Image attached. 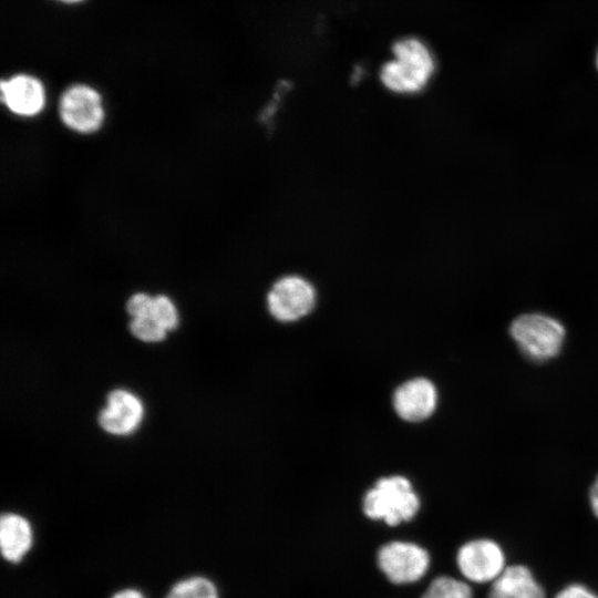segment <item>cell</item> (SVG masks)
Instances as JSON below:
<instances>
[{
  "label": "cell",
  "instance_id": "cell-1",
  "mask_svg": "<svg viewBox=\"0 0 598 598\" xmlns=\"http://www.w3.org/2000/svg\"><path fill=\"white\" fill-rule=\"evenodd\" d=\"M435 71L431 49L422 40L408 37L392 48V58L380 71L382 84L398 94H414L422 91Z\"/></svg>",
  "mask_w": 598,
  "mask_h": 598
},
{
  "label": "cell",
  "instance_id": "cell-2",
  "mask_svg": "<svg viewBox=\"0 0 598 598\" xmlns=\"http://www.w3.org/2000/svg\"><path fill=\"white\" fill-rule=\"evenodd\" d=\"M509 336L526 358L535 362H545L560 352L566 340V329L553 316L527 312L512 321Z\"/></svg>",
  "mask_w": 598,
  "mask_h": 598
},
{
  "label": "cell",
  "instance_id": "cell-3",
  "mask_svg": "<svg viewBox=\"0 0 598 598\" xmlns=\"http://www.w3.org/2000/svg\"><path fill=\"white\" fill-rule=\"evenodd\" d=\"M420 499L410 481L403 476L380 478L363 498V513L372 520L395 527L415 517Z\"/></svg>",
  "mask_w": 598,
  "mask_h": 598
},
{
  "label": "cell",
  "instance_id": "cell-4",
  "mask_svg": "<svg viewBox=\"0 0 598 598\" xmlns=\"http://www.w3.org/2000/svg\"><path fill=\"white\" fill-rule=\"evenodd\" d=\"M375 563L384 578L394 586H413L431 574L433 557L415 542L393 539L378 547Z\"/></svg>",
  "mask_w": 598,
  "mask_h": 598
},
{
  "label": "cell",
  "instance_id": "cell-5",
  "mask_svg": "<svg viewBox=\"0 0 598 598\" xmlns=\"http://www.w3.org/2000/svg\"><path fill=\"white\" fill-rule=\"evenodd\" d=\"M455 569L471 585H491L507 567L506 554L495 539L466 540L455 551Z\"/></svg>",
  "mask_w": 598,
  "mask_h": 598
},
{
  "label": "cell",
  "instance_id": "cell-6",
  "mask_svg": "<svg viewBox=\"0 0 598 598\" xmlns=\"http://www.w3.org/2000/svg\"><path fill=\"white\" fill-rule=\"evenodd\" d=\"M317 291L302 276L288 275L279 278L269 289L267 307L271 316L281 322L297 321L315 308Z\"/></svg>",
  "mask_w": 598,
  "mask_h": 598
},
{
  "label": "cell",
  "instance_id": "cell-7",
  "mask_svg": "<svg viewBox=\"0 0 598 598\" xmlns=\"http://www.w3.org/2000/svg\"><path fill=\"white\" fill-rule=\"evenodd\" d=\"M59 115L63 124L76 133L96 132L104 120L101 95L89 85H72L60 97Z\"/></svg>",
  "mask_w": 598,
  "mask_h": 598
},
{
  "label": "cell",
  "instance_id": "cell-8",
  "mask_svg": "<svg viewBox=\"0 0 598 598\" xmlns=\"http://www.w3.org/2000/svg\"><path fill=\"white\" fill-rule=\"evenodd\" d=\"M437 391L427 379L416 378L399 386L393 395V405L403 420L419 422L434 412Z\"/></svg>",
  "mask_w": 598,
  "mask_h": 598
},
{
  "label": "cell",
  "instance_id": "cell-9",
  "mask_svg": "<svg viewBox=\"0 0 598 598\" xmlns=\"http://www.w3.org/2000/svg\"><path fill=\"white\" fill-rule=\"evenodd\" d=\"M1 101L14 114L33 116L44 106L42 83L29 74H17L1 81Z\"/></svg>",
  "mask_w": 598,
  "mask_h": 598
},
{
  "label": "cell",
  "instance_id": "cell-10",
  "mask_svg": "<svg viewBox=\"0 0 598 598\" xmlns=\"http://www.w3.org/2000/svg\"><path fill=\"white\" fill-rule=\"evenodd\" d=\"M143 416V405L132 393L115 390L109 395L107 408L101 411L99 422L112 434H127L134 431Z\"/></svg>",
  "mask_w": 598,
  "mask_h": 598
},
{
  "label": "cell",
  "instance_id": "cell-11",
  "mask_svg": "<svg viewBox=\"0 0 598 598\" xmlns=\"http://www.w3.org/2000/svg\"><path fill=\"white\" fill-rule=\"evenodd\" d=\"M486 598H547L533 570L523 564L507 565L488 588Z\"/></svg>",
  "mask_w": 598,
  "mask_h": 598
},
{
  "label": "cell",
  "instance_id": "cell-12",
  "mask_svg": "<svg viewBox=\"0 0 598 598\" xmlns=\"http://www.w3.org/2000/svg\"><path fill=\"white\" fill-rule=\"evenodd\" d=\"M32 533L29 523L21 516L4 514L0 522V545L3 557L17 563L29 550Z\"/></svg>",
  "mask_w": 598,
  "mask_h": 598
},
{
  "label": "cell",
  "instance_id": "cell-13",
  "mask_svg": "<svg viewBox=\"0 0 598 598\" xmlns=\"http://www.w3.org/2000/svg\"><path fill=\"white\" fill-rule=\"evenodd\" d=\"M424 582L419 598H474L473 585L460 576L436 574Z\"/></svg>",
  "mask_w": 598,
  "mask_h": 598
},
{
  "label": "cell",
  "instance_id": "cell-14",
  "mask_svg": "<svg viewBox=\"0 0 598 598\" xmlns=\"http://www.w3.org/2000/svg\"><path fill=\"white\" fill-rule=\"evenodd\" d=\"M166 598H218V592L210 580L192 577L177 582Z\"/></svg>",
  "mask_w": 598,
  "mask_h": 598
},
{
  "label": "cell",
  "instance_id": "cell-15",
  "mask_svg": "<svg viewBox=\"0 0 598 598\" xmlns=\"http://www.w3.org/2000/svg\"><path fill=\"white\" fill-rule=\"evenodd\" d=\"M130 330L136 338L146 342L163 340L167 331L152 316L133 318L130 323Z\"/></svg>",
  "mask_w": 598,
  "mask_h": 598
},
{
  "label": "cell",
  "instance_id": "cell-16",
  "mask_svg": "<svg viewBox=\"0 0 598 598\" xmlns=\"http://www.w3.org/2000/svg\"><path fill=\"white\" fill-rule=\"evenodd\" d=\"M152 317L166 330L174 329L178 322L177 310L174 303L164 295L153 298Z\"/></svg>",
  "mask_w": 598,
  "mask_h": 598
},
{
  "label": "cell",
  "instance_id": "cell-17",
  "mask_svg": "<svg viewBox=\"0 0 598 598\" xmlns=\"http://www.w3.org/2000/svg\"><path fill=\"white\" fill-rule=\"evenodd\" d=\"M153 298L146 293L138 292L133 295L127 303V312L132 318L152 316Z\"/></svg>",
  "mask_w": 598,
  "mask_h": 598
},
{
  "label": "cell",
  "instance_id": "cell-18",
  "mask_svg": "<svg viewBox=\"0 0 598 598\" xmlns=\"http://www.w3.org/2000/svg\"><path fill=\"white\" fill-rule=\"evenodd\" d=\"M553 598H598V594L581 582H571L560 588Z\"/></svg>",
  "mask_w": 598,
  "mask_h": 598
},
{
  "label": "cell",
  "instance_id": "cell-19",
  "mask_svg": "<svg viewBox=\"0 0 598 598\" xmlns=\"http://www.w3.org/2000/svg\"><path fill=\"white\" fill-rule=\"evenodd\" d=\"M588 501L592 514L598 518V475L589 488Z\"/></svg>",
  "mask_w": 598,
  "mask_h": 598
},
{
  "label": "cell",
  "instance_id": "cell-20",
  "mask_svg": "<svg viewBox=\"0 0 598 598\" xmlns=\"http://www.w3.org/2000/svg\"><path fill=\"white\" fill-rule=\"evenodd\" d=\"M112 598H144L143 595L133 589H125L115 594Z\"/></svg>",
  "mask_w": 598,
  "mask_h": 598
},
{
  "label": "cell",
  "instance_id": "cell-21",
  "mask_svg": "<svg viewBox=\"0 0 598 598\" xmlns=\"http://www.w3.org/2000/svg\"><path fill=\"white\" fill-rule=\"evenodd\" d=\"M58 1L65 2V3H78V2H81L83 0H58Z\"/></svg>",
  "mask_w": 598,
  "mask_h": 598
},
{
  "label": "cell",
  "instance_id": "cell-22",
  "mask_svg": "<svg viewBox=\"0 0 598 598\" xmlns=\"http://www.w3.org/2000/svg\"><path fill=\"white\" fill-rule=\"evenodd\" d=\"M597 68H598V53H597Z\"/></svg>",
  "mask_w": 598,
  "mask_h": 598
}]
</instances>
